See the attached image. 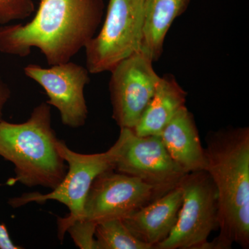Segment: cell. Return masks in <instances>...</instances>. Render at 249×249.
I'll use <instances>...</instances> for the list:
<instances>
[{"mask_svg": "<svg viewBox=\"0 0 249 249\" xmlns=\"http://www.w3.org/2000/svg\"><path fill=\"white\" fill-rule=\"evenodd\" d=\"M103 0H40L26 24L0 25V53L24 58L37 48L49 65L69 62L97 34Z\"/></svg>", "mask_w": 249, "mask_h": 249, "instance_id": "cell-1", "label": "cell"}, {"mask_svg": "<svg viewBox=\"0 0 249 249\" xmlns=\"http://www.w3.org/2000/svg\"><path fill=\"white\" fill-rule=\"evenodd\" d=\"M206 170L217 195L219 235L203 249L249 247V128L228 127L206 136Z\"/></svg>", "mask_w": 249, "mask_h": 249, "instance_id": "cell-2", "label": "cell"}, {"mask_svg": "<svg viewBox=\"0 0 249 249\" xmlns=\"http://www.w3.org/2000/svg\"><path fill=\"white\" fill-rule=\"evenodd\" d=\"M58 140L47 102L36 106L22 124L0 121V157L15 166V177L6 183L56 188L68 168L57 147Z\"/></svg>", "mask_w": 249, "mask_h": 249, "instance_id": "cell-3", "label": "cell"}, {"mask_svg": "<svg viewBox=\"0 0 249 249\" xmlns=\"http://www.w3.org/2000/svg\"><path fill=\"white\" fill-rule=\"evenodd\" d=\"M120 145V139H118L107 151L87 155L73 151L64 141L59 139L57 147L68 167L61 183L47 194L24 193L11 198L8 203L14 209L30 203L43 204L49 200L65 205L70 210V214L67 217L59 219L58 222V237L63 240L68 228L83 215L85 199L95 178L103 172L114 170Z\"/></svg>", "mask_w": 249, "mask_h": 249, "instance_id": "cell-4", "label": "cell"}, {"mask_svg": "<svg viewBox=\"0 0 249 249\" xmlns=\"http://www.w3.org/2000/svg\"><path fill=\"white\" fill-rule=\"evenodd\" d=\"M145 0H109L98 34L85 46L90 73L110 71L124 59L140 51Z\"/></svg>", "mask_w": 249, "mask_h": 249, "instance_id": "cell-5", "label": "cell"}, {"mask_svg": "<svg viewBox=\"0 0 249 249\" xmlns=\"http://www.w3.org/2000/svg\"><path fill=\"white\" fill-rule=\"evenodd\" d=\"M180 186L182 204L169 236L155 249H202L219 229L217 191L206 170L187 173Z\"/></svg>", "mask_w": 249, "mask_h": 249, "instance_id": "cell-6", "label": "cell"}, {"mask_svg": "<svg viewBox=\"0 0 249 249\" xmlns=\"http://www.w3.org/2000/svg\"><path fill=\"white\" fill-rule=\"evenodd\" d=\"M163 195L138 178L114 169L107 170L93 181L83 215L76 222L96 227L103 221L122 219Z\"/></svg>", "mask_w": 249, "mask_h": 249, "instance_id": "cell-7", "label": "cell"}, {"mask_svg": "<svg viewBox=\"0 0 249 249\" xmlns=\"http://www.w3.org/2000/svg\"><path fill=\"white\" fill-rule=\"evenodd\" d=\"M114 170L137 178L161 192L178 186L187 173L172 159L160 136L141 137L121 128Z\"/></svg>", "mask_w": 249, "mask_h": 249, "instance_id": "cell-8", "label": "cell"}, {"mask_svg": "<svg viewBox=\"0 0 249 249\" xmlns=\"http://www.w3.org/2000/svg\"><path fill=\"white\" fill-rule=\"evenodd\" d=\"M153 63L139 51L109 71L112 118L120 128L133 129L151 101L160 78Z\"/></svg>", "mask_w": 249, "mask_h": 249, "instance_id": "cell-9", "label": "cell"}, {"mask_svg": "<svg viewBox=\"0 0 249 249\" xmlns=\"http://www.w3.org/2000/svg\"><path fill=\"white\" fill-rule=\"evenodd\" d=\"M24 72L45 89L47 103L58 109L64 125L71 128L84 125L88 116L84 90L90 81L87 67L70 61L50 67L29 64Z\"/></svg>", "mask_w": 249, "mask_h": 249, "instance_id": "cell-10", "label": "cell"}, {"mask_svg": "<svg viewBox=\"0 0 249 249\" xmlns=\"http://www.w3.org/2000/svg\"><path fill=\"white\" fill-rule=\"evenodd\" d=\"M179 184L143 207L122 218L127 229L138 240L155 249L173 231L182 204Z\"/></svg>", "mask_w": 249, "mask_h": 249, "instance_id": "cell-11", "label": "cell"}, {"mask_svg": "<svg viewBox=\"0 0 249 249\" xmlns=\"http://www.w3.org/2000/svg\"><path fill=\"white\" fill-rule=\"evenodd\" d=\"M160 137L170 157L186 173L206 169L205 149L194 116L186 106L175 114Z\"/></svg>", "mask_w": 249, "mask_h": 249, "instance_id": "cell-12", "label": "cell"}, {"mask_svg": "<svg viewBox=\"0 0 249 249\" xmlns=\"http://www.w3.org/2000/svg\"><path fill=\"white\" fill-rule=\"evenodd\" d=\"M187 92L173 75L160 77L151 101L132 130L141 137L160 136L180 109L186 106Z\"/></svg>", "mask_w": 249, "mask_h": 249, "instance_id": "cell-13", "label": "cell"}, {"mask_svg": "<svg viewBox=\"0 0 249 249\" xmlns=\"http://www.w3.org/2000/svg\"><path fill=\"white\" fill-rule=\"evenodd\" d=\"M191 0H145L143 33L140 51L155 62L163 52L172 24L188 9Z\"/></svg>", "mask_w": 249, "mask_h": 249, "instance_id": "cell-14", "label": "cell"}, {"mask_svg": "<svg viewBox=\"0 0 249 249\" xmlns=\"http://www.w3.org/2000/svg\"><path fill=\"white\" fill-rule=\"evenodd\" d=\"M94 237L96 249H152L138 240L119 218L98 223Z\"/></svg>", "mask_w": 249, "mask_h": 249, "instance_id": "cell-15", "label": "cell"}, {"mask_svg": "<svg viewBox=\"0 0 249 249\" xmlns=\"http://www.w3.org/2000/svg\"><path fill=\"white\" fill-rule=\"evenodd\" d=\"M35 11L33 0H0V25L30 17Z\"/></svg>", "mask_w": 249, "mask_h": 249, "instance_id": "cell-16", "label": "cell"}, {"mask_svg": "<svg viewBox=\"0 0 249 249\" xmlns=\"http://www.w3.org/2000/svg\"><path fill=\"white\" fill-rule=\"evenodd\" d=\"M96 227L81 222L72 224L67 232L71 235L77 247L81 249H96L94 234Z\"/></svg>", "mask_w": 249, "mask_h": 249, "instance_id": "cell-17", "label": "cell"}, {"mask_svg": "<svg viewBox=\"0 0 249 249\" xmlns=\"http://www.w3.org/2000/svg\"><path fill=\"white\" fill-rule=\"evenodd\" d=\"M11 96V91L9 85L5 83L0 76V121L2 120L3 111Z\"/></svg>", "mask_w": 249, "mask_h": 249, "instance_id": "cell-18", "label": "cell"}, {"mask_svg": "<svg viewBox=\"0 0 249 249\" xmlns=\"http://www.w3.org/2000/svg\"><path fill=\"white\" fill-rule=\"evenodd\" d=\"M22 247L15 245L10 237L7 228L0 224V249H19Z\"/></svg>", "mask_w": 249, "mask_h": 249, "instance_id": "cell-19", "label": "cell"}]
</instances>
